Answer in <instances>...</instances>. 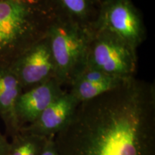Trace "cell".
Wrapping results in <instances>:
<instances>
[{
  "instance_id": "obj_1",
  "label": "cell",
  "mask_w": 155,
  "mask_h": 155,
  "mask_svg": "<svg viewBox=\"0 0 155 155\" xmlns=\"http://www.w3.org/2000/svg\"><path fill=\"white\" fill-rule=\"evenodd\" d=\"M58 155H155V86L134 78L80 103L54 137Z\"/></svg>"
},
{
  "instance_id": "obj_2",
  "label": "cell",
  "mask_w": 155,
  "mask_h": 155,
  "mask_svg": "<svg viewBox=\"0 0 155 155\" xmlns=\"http://www.w3.org/2000/svg\"><path fill=\"white\" fill-rule=\"evenodd\" d=\"M56 18L49 0H0V65L45 38Z\"/></svg>"
},
{
  "instance_id": "obj_3",
  "label": "cell",
  "mask_w": 155,
  "mask_h": 155,
  "mask_svg": "<svg viewBox=\"0 0 155 155\" xmlns=\"http://www.w3.org/2000/svg\"><path fill=\"white\" fill-rule=\"evenodd\" d=\"M55 66V78L68 86L87 65L91 30L57 17L48 33Z\"/></svg>"
},
{
  "instance_id": "obj_4",
  "label": "cell",
  "mask_w": 155,
  "mask_h": 155,
  "mask_svg": "<svg viewBox=\"0 0 155 155\" xmlns=\"http://www.w3.org/2000/svg\"><path fill=\"white\" fill-rule=\"evenodd\" d=\"M137 50L109 31L92 30L87 65L106 74L129 80L136 78L138 66Z\"/></svg>"
},
{
  "instance_id": "obj_5",
  "label": "cell",
  "mask_w": 155,
  "mask_h": 155,
  "mask_svg": "<svg viewBox=\"0 0 155 155\" xmlns=\"http://www.w3.org/2000/svg\"><path fill=\"white\" fill-rule=\"evenodd\" d=\"M92 30H105L137 50L147 38L140 11L132 0H101Z\"/></svg>"
},
{
  "instance_id": "obj_6",
  "label": "cell",
  "mask_w": 155,
  "mask_h": 155,
  "mask_svg": "<svg viewBox=\"0 0 155 155\" xmlns=\"http://www.w3.org/2000/svg\"><path fill=\"white\" fill-rule=\"evenodd\" d=\"M9 67L23 91L55 78V66L48 37L19 56Z\"/></svg>"
},
{
  "instance_id": "obj_7",
  "label": "cell",
  "mask_w": 155,
  "mask_h": 155,
  "mask_svg": "<svg viewBox=\"0 0 155 155\" xmlns=\"http://www.w3.org/2000/svg\"><path fill=\"white\" fill-rule=\"evenodd\" d=\"M56 78L23 91L16 104V115L21 129L35 121L45 108L64 92Z\"/></svg>"
},
{
  "instance_id": "obj_8",
  "label": "cell",
  "mask_w": 155,
  "mask_h": 155,
  "mask_svg": "<svg viewBox=\"0 0 155 155\" xmlns=\"http://www.w3.org/2000/svg\"><path fill=\"white\" fill-rule=\"evenodd\" d=\"M78 104L68 91H64L33 123L22 129L42 137H55L69 123Z\"/></svg>"
},
{
  "instance_id": "obj_9",
  "label": "cell",
  "mask_w": 155,
  "mask_h": 155,
  "mask_svg": "<svg viewBox=\"0 0 155 155\" xmlns=\"http://www.w3.org/2000/svg\"><path fill=\"white\" fill-rule=\"evenodd\" d=\"M127 81L86 65L71 81L68 91L80 104L114 90Z\"/></svg>"
},
{
  "instance_id": "obj_10",
  "label": "cell",
  "mask_w": 155,
  "mask_h": 155,
  "mask_svg": "<svg viewBox=\"0 0 155 155\" xmlns=\"http://www.w3.org/2000/svg\"><path fill=\"white\" fill-rule=\"evenodd\" d=\"M22 91L20 83L11 68L0 65V118L11 137L21 129L15 108Z\"/></svg>"
},
{
  "instance_id": "obj_11",
  "label": "cell",
  "mask_w": 155,
  "mask_h": 155,
  "mask_svg": "<svg viewBox=\"0 0 155 155\" xmlns=\"http://www.w3.org/2000/svg\"><path fill=\"white\" fill-rule=\"evenodd\" d=\"M57 17L91 30L98 15L96 0H49Z\"/></svg>"
},
{
  "instance_id": "obj_12",
  "label": "cell",
  "mask_w": 155,
  "mask_h": 155,
  "mask_svg": "<svg viewBox=\"0 0 155 155\" xmlns=\"http://www.w3.org/2000/svg\"><path fill=\"white\" fill-rule=\"evenodd\" d=\"M48 139L21 129L12 137L8 155H40Z\"/></svg>"
},
{
  "instance_id": "obj_13",
  "label": "cell",
  "mask_w": 155,
  "mask_h": 155,
  "mask_svg": "<svg viewBox=\"0 0 155 155\" xmlns=\"http://www.w3.org/2000/svg\"><path fill=\"white\" fill-rule=\"evenodd\" d=\"M40 155H58L54 141V137H48Z\"/></svg>"
},
{
  "instance_id": "obj_14",
  "label": "cell",
  "mask_w": 155,
  "mask_h": 155,
  "mask_svg": "<svg viewBox=\"0 0 155 155\" xmlns=\"http://www.w3.org/2000/svg\"><path fill=\"white\" fill-rule=\"evenodd\" d=\"M9 142L0 132V155H8Z\"/></svg>"
},
{
  "instance_id": "obj_15",
  "label": "cell",
  "mask_w": 155,
  "mask_h": 155,
  "mask_svg": "<svg viewBox=\"0 0 155 155\" xmlns=\"http://www.w3.org/2000/svg\"><path fill=\"white\" fill-rule=\"evenodd\" d=\"M96 1L98 2L99 3V4H101V0H96Z\"/></svg>"
}]
</instances>
